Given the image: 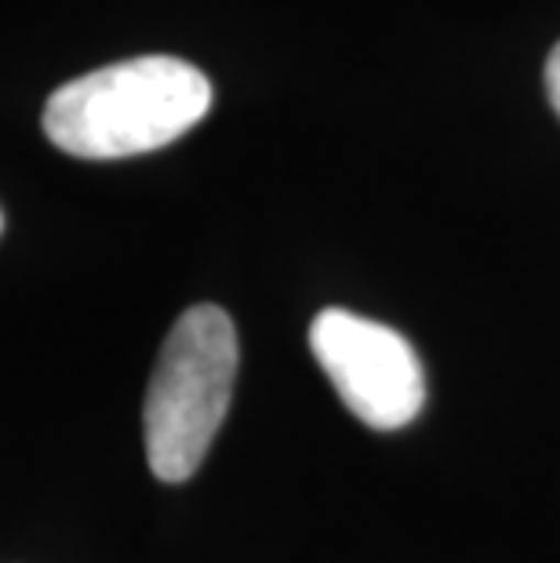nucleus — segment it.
<instances>
[{
    "label": "nucleus",
    "mask_w": 560,
    "mask_h": 563,
    "mask_svg": "<svg viewBox=\"0 0 560 563\" xmlns=\"http://www.w3.org/2000/svg\"><path fill=\"white\" fill-rule=\"evenodd\" d=\"M211 110V80L172 55H142L63 84L44 135L69 157L121 161L172 146Z\"/></svg>",
    "instance_id": "f257e3e1"
},
{
    "label": "nucleus",
    "mask_w": 560,
    "mask_h": 563,
    "mask_svg": "<svg viewBox=\"0 0 560 563\" xmlns=\"http://www.w3.org/2000/svg\"><path fill=\"white\" fill-rule=\"evenodd\" d=\"M237 364L241 350L226 309L200 302L172 323L142 407L146 459L157 481L183 484L200 470L230 411Z\"/></svg>",
    "instance_id": "f03ea898"
},
{
    "label": "nucleus",
    "mask_w": 560,
    "mask_h": 563,
    "mask_svg": "<svg viewBox=\"0 0 560 563\" xmlns=\"http://www.w3.org/2000/svg\"><path fill=\"white\" fill-rule=\"evenodd\" d=\"M309 350L342 404L372 429H404L426 400L419 353L408 339L350 309H325L309 323Z\"/></svg>",
    "instance_id": "7ed1b4c3"
},
{
    "label": "nucleus",
    "mask_w": 560,
    "mask_h": 563,
    "mask_svg": "<svg viewBox=\"0 0 560 563\" xmlns=\"http://www.w3.org/2000/svg\"><path fill=\"white\" fill-rule=\"evenodd\" d=\"M546 95H550L553 113L560 117V41L550 52V58H546Z\"/></svg>",
    "instance_id": "20e7f679"
},
{
    "label": "nucleus",
    "mask_w": 560,
    "mask_h": 563,
    "mask_svg": "<svg viewBox=\"0 0 560 563\" xmlns=\"http://www.w3.org/2000/svg\"><path fill=\"white\" fill-rule=\"evenodd\" d=\"M0 230H4V214H0Z\"/></svg>",
    "instance_id": "39448f33"
}]
</instances>
